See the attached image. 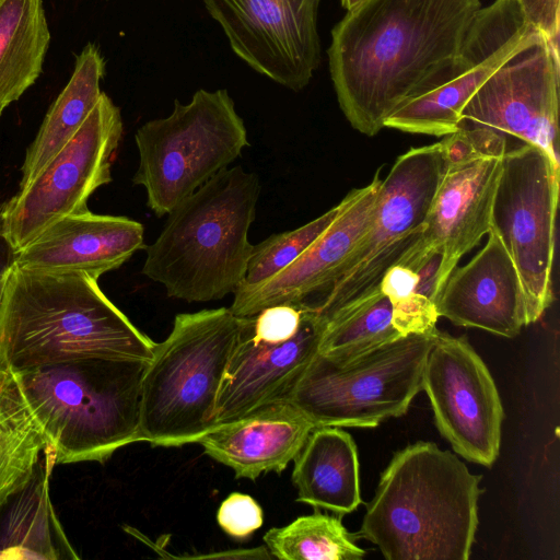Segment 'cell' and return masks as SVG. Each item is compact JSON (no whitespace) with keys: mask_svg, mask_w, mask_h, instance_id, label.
<instances>
[{"mask_svg":"<svg viewBox=\"0 0 560 560\" xmlns=\"http://www.w3.org/2000/svg\"><path fill=\"white\" fill-rule=\"evenodd\" d=\"M143 247L144 226L140 222L85 209L60 218L13 252L12 264L44 272L80 271L98 279Z\"/></svg>","mask_w":560,"mask_h":560,"instance_id":"obj_20","label":"cell"},{"mask_svg":"<svg viewBox=\"0 0 560 560\" xmlns=\"http://www.w3.org/2000/svg\"><path fill=\"white\" fill-rule=\"evenodd\" d=\"M540 34L515 0H494L474 16L457 54L433 70L386 118L384 127L444 137L458 128L475 92L503 63Z\"/></svg>","mask_w":560,"mask_h":560,"instance_id":"obj_11","label":"cell"},{"mask_svg":"<svg viewBox=\"0 0 560 560\" xmlns=\"http://www.w3.org/2000/svg\"><path fill=\"white\" fill-rule=\"evenodd\" d=\"M232 50L252 69L292 91L320 63V0H202Z\"/></svg>","mask_w":560,"mask_h":560,"instance_id":"obj_15","label":"cell"},{"mask_svg":"<svg viewBox=\"0 0 560 560\" xmlns=\"http://www.w3.org/2000/svg\"><path fill=\"white\" fill-rule=\"evenodd\" d=\"M122 129L120 109L102 92L70 141L1 209L0 236L12 252L60 218L89 209L91 195L112 182V162Z\"/></svg>","mask_w":560,"mask_h":560,"instance_id":"obj_12","label":"cell"},{"mask_svg":"<svg viewBox=\"0 0 560 560\" xmlns=\"http://www.w3.org/2000/svg\"><path fill=\"white\" fill-rule=\"evenodd\" d=\"M12 249L8 246L4 240L0 236V312H1V303L3 296V290L5 284V279L9 272V269L12 264ZM9 372L1 345V335H0V377L5 375Z\"/></svg>","mask_w":560,"mask_h":560,"instance_id":"obj_35","label":"cell"},{"mask_svg":"<svg viewBox=\"0 0 560 560\" xmlns=\"http://www.w3.org/2000/svg\"><path fill=\"white\" fill-rule=\"evenodd\" d=\"M354 538L340 517L316 511L269 529L264 541L271 556L281 560H360L365 550Z\"/></svg>","mask_w":560,"mask_h":560,"instance_id":"obj_28","label":"cell"},{"mask_svg":"<svg viewBox=\"0 0 560 560\" xmlns=\"http://www.w3.org/2000/svg\"><path fill=\"white\" fill-rule=\"evenodd\" d=\"M12 372L0 377V508L32 479L47 446Z\"/></svg>","mask_w":560,"mask_h":560,"instance_id":"obj_26","label":"cell"},{"mask_svg":"<svg viewBox=\"0 0 560 560\" xmlns=\"http://www.w3.org/2000/svg\"><path fill=\"white\" fill-rule=\"evenodd\" d=\"M487 235L485 246L451 272L434 305L454 325L512 338L528 325L525 294L502 241L491 230Z\"/></svg>","mask_w":560,"mask_h":560,"instance_id":"obj_19","label":"cell"},{"mask_svg":"<svg viewBox=\"0 0 560 560\" xmlns=\"http://www.w3.org/2000/svg\"><path fill=\"white\" fill-rule=\"evenodd\" d=\"M480 0H365L331 30L338 104L372 137L421 82L458 51Z\"/></svg>","mask_w":560,"mask_h":560,"instance_id":"obj_1","label":"cell"},{"mask_svg":"<svg viewBox=\"0 0 560 560\" xmlns=\"http://www.w3.org/2000/svg\"><path fill=\"white\" fill-rule=\"evenodd\" d=\"M293 460L296 501L340 516L362 503L358 450L347 431L316 427Z\"/></svg>","mask_w":560,"mask_h":560,"instance_id":"obj_22","label":"cell"},{"mask_svg":"<svg viewBox=\"0 0 560 560\" xmlns=\"http://www.w3.org/2000/svg\"><path fill=\"white\" fill-rule=\"evenodd\" d=\"M260 189L258 175L241 165L219 172L167 214L145 247L142 273L188 303L234 293L253 249L248 232Z\"/></svg>","mask_w":560,"mask_h":560,"instance_id":"obj_4","label":"cell"},{"mask_svg":"<svg viewBox=\"0 0 560 560\" xmlns=\"http://www.w3.org/2000/svg\"><path fill=\"white\" fill-rule=\"evenodd\" d=\"M139 166L135 185L147 192V206L167 215L249 145L244 120L226 90H198L188 104L175 100L164 118L143 124L135 133Z\"/></svg>","mask_w":560,"mask_h":560,"instance_id":"obj_7","label":"cell"},{"mask_svg":"<svg viewBox=\"0 0 560 560\" xmlns=\"http://www.w3.org/2000/svg\"><path fill=\"white\" fill-rule=\"evenodd\" d=\"M481 478L435 443L410 444L382 472L355 537L376 545L388 560H467Z\"/></svg>","mask_w":560,"mask_h":560,"instance_id":"obj_3","label":"cell"},{"mask_svg":"<svg viewBox=\"0 0 560 560\" xmlns=\"http://www.w3.org/2000/svg\"><path fill=\"white\" fill-rule=\"evenodd\" d=\"M400 337L393 325L390 302L378 285L326 318L317 353L346 362Z\"/></svg>","mask_w":560,"mask_h":560,"instance_id":"obj_27","label":"cell"},{"mask_svg":"<svg viewBox=\"0 0 560 560\" xmlns=\"http://www.w3.org/2000/svg\"><path fill=\"white\" fill-rule=\"evenodd\" d=\"M315 428L292 404L279 400L212 428L197 443L208 456L230 467L235 478L255 480L284 470Z\"/></svg>","mask_w":560,"mask_h":560,"instance_id":"obj_21","label":"cell"},{"mask_svg":"<svg viewBox=\"0 0 560 560\" xmlns=\"http://www.w3.org/2000/svg\"><path fill=\"white\" fill-rule=\"evenodd\" d=\"M30 482L14 497L0 532V559H78L49 499V479L56 465L47 444Z\"/></svg>","mask_w":560,"mask_h":560,"instance_id":"obj_23","label":"cell"},{"mask_svg":"<svg viewBox=\"0 0 560 560\" xmlns=\"http://www.w3.org/2000/svg\"><path fill=\"white\" fill-rule=\"evenodd\" d=\"M445 173L439 142L399 155L382 180L370 224L336 280L304 306L326 319L343 304L378 287L387 269L418 241Z\"/></svg>","mask_w":560,"mask_h":560,"instance_id":"obj_9","label":"cell"},{"mask_svg":"<svg viewBox=\"0 0 560 560\" xmlns=\"http://www.w3.org/2000/svg\"><path fill=\"white\" fill-rule=\"evenodd\" d=\"M301 306L303 314L298 331L283 340L254 336L245 317H240L238 338L217 398L214 427L266 404L287 399L317 353L326 323L315 311Z\"/></svg>","mask_w":560,"mask_h":560,"instance_id":"obj_16","label":"cell"},{"mask_svg":"<svg viewBox=\"0 0 560 560\" xmlns=\"http://www.w3.org/2000/svg\"><path fill=\"white\" fill-rule=\"evenodd\" d=\"M526 22L559 45L560 0H515Z\"/></svg>","mask_w":560,"mask_h":560,"instance_id":"obj_33","label":"cell"},{"mask_svg":"<svg viewBox=\"0 0 560 560\" xmlns=\"http://www.w3.org/2000/svg\"><path fill=\"white\" fill-rule=\"evenodd\" d=\"M560 164L525 143L502 159L491 213V231L502 241L518 272L527 324L553 302L552 267Z\"/></svg>","mask_w":560,"mask_h":560,"instance_id":"obj_10","label":"cell"},{"mask_svg":"<svg viewBox=\"0 0 560 560\" xmlns=\"http://www.w3.org/2000/svg\"><path fill=\"white\" fill-rule=\"evenodd\" d=\"M422 390L454 452L491 467L500 453L504 411L490 371L465 336L438 331L423 366Z\"/></svg>","mask_w":560,"mask_h":560,"instance_id":"obj_13","label":"cell"},{"mask_svg":"<svg viewBox=\"0 0 560 560\" xmlns=\"http://www.w3.org/2000/svg\"><path fill=\"white\" fill-rule=\"evenodd\" d=\"M441 264L442 256L440 253H431L427 255L412 270L418 276L416 291L435 302L441 289Z\"/></svg>","mask_w":560,"mask_h":560,"instance_id":"obj_34","label":"cell"},{"mask_svg":"<svg viewBox=\"0 0 560 560\" xmlns=\"http://www.w3.org/2000/svg\"><path fill=\"white\" fill-rule=\"evenodd\" d=\"M365 0H340V3L342 5V8L346 9L348 12V11L355 9L358 5H360Z\"/></svg>","mask_w":560,"mask_h":560,"instance_id":"obj_36","label":"cell"},{"mask_svg":"<svg viewBox=\"0 0 560 560\" xmlns=\"http://www.w3.org/2000/svg\"><path fill=\"white\" fill-rule=\"evenodd\" d=\"M417 282V273L400 265L387 269L380 282L381 291L392 305L393 325L401 337L438 329L435 305L416 291Z\"/></svg>","mask_w":560,"mask_h":560,"instance_id":"obj_30","label":"cell"},{"mask_svg":"<svg viewBox=\"0 0 560 560\" xmlns=\"http://www.w3.org/2000/svg\"><path fill=\"white\" fill-rule=\"evenodd\" d=\"M217 520L225 534L245 539L261 527L262 511L250 495L233 492L221 503Z\"/></svg>","mask_w":560,"mask_h":560,"instance_id":"obj_32","label":"cell"},{"mask_svg":"<svg viewBox=\"0 0 560 560\" xmlns=\"http://www.w3.org/2000/svg\"><path fill=\"white\" fill-rule=\"evenodd\" d=\"M105 60L96 45L88 44L77 56L73 73L48 109L26 150L20 188L27 186L81 128L102 91Z\"/></svg>","mask_w":560,"mask_h":560,"instance_id":"obj_24","label":"cell"},{"mask_svg":"<svg viewBox=\"0 0 560 560\" xmlns=\"http://www.w3.org/2000/svg\"><path fill=\"white\" fill-rule=\"evenodd\" d=\"M502 159L488 158L459 170L446 171L418 241L396 265L412 270L427 255L440 253L443 287L459 259L491 230Z\"/></svg>","mask_w":560,"mask_h":560,"instance_id":"obj_18","label":"cell"},{"mask_svg":"<svg viewBox=\"0 0 560 560\" xmlns=\"http://www.w3.org/2000/svg\"><path fill=\"white\" fill-rule=\"evenodd\" d=\"M439 144L446 171H455L483 159L503 156L506 136L486 128H458Z\"/></svg>","mask_w":560,"mask_h":560,"instance_id":"obj_31","label":"cell"},{"mask_svg":"<svg viewBox=\"0 0 560 560\" xmlns=\"http://www.w3.org/2000/svg\"><path fill=\"white\" fill-rule=\"evenodd\" d=\"M438 329L340 362L316 353L287 397L316 427L375 428L405 415L420 390Z\"/></svg>","mask_w":560,"mask_h":560,"instance_id":"obj_8","label":"cell"},{"mask_svg":"<svg viewBox=\"0 0 560 560\" xmlns=\"http://www.w3.org/2000/svg\"><path fill=\"white\" fill-rule=\"evenodd\" d=\"M241 320L230 307L177 314L141 382L140 441L177 447L214 427L218 394Z\"/></svg>","mask_w":560,"mask_h":560,"instance_id":"obj_6","label":"cell"},{"mask_svg":"<svg viewBox=\"0 0 560 560\" xmlns=\"http://www.w3.org/2000/svg\"><path fill=\"white\" fill-rule=\"evenodd\" d=\"M382 180L376 172L370 184L351 190L332 224L288 267L258 284L237 288L233 314L247 317L273 305H303L323 294L370 224Z\"/></svg>","mask_w":560,"mask_h":560,"instance_id":"obj_17","label":"cell"},{"mask_svg":"<svg viewBox=\"0 0 560 560\" xmlns=\"http://www.w3.org/2000/svg\"><path fill=\"white\" fill-rule=\"evenodd\" d=\"M10 372L86 358L150 361L156 342L80 271L44 272L11 264L0 312Z\"/></svg>","mask_w":560,"mask_h":560,"instance_id":"obj_2","label":"cell"},{"mask_svg":"<svg viewBox=\"0 0 560 560\" xmlns=\"http://www.w3.org/2000/svg\"><path fill=\"white\" fill-rule=\"evenodd\" d=\"M340 209L339 202L298 229L272 234L253 245L246 272L238 288L258 284L292 264L332 224Z\"/></svg>","mask_w":560,"mask_h":560,"instance_id":"obj_29","label":"cell"},{"mask_svg":"<svg viewBox=\"0 0 560 560\" xmlns=\"http://www.w3.org/2000/svg\"><path fill=\"white\" fill-rule=\"evenodd\" d=\"M559 79V45L539 35L475 92L458 128H486L518 138L560 164Z\"/></svg>","mask_w":560,"mask_h":560,"instance_id":"obj_14","label":"cell"},{"mask_svg":"<svg viewBox=\"0 0 560 560\" xmlns=\"http://www.w3.org/2000/svg\"><path fill=\"white\" fill-rule=\"evenodd\" d=\"M148 363L86 358L12 372L54 448L56 465L104 463L140 441L141 382Z\"/></svg>","mask_w":560,"mask_h":560,"instance_id":"obj_5","label":"cell"},{"mask_svg":"<svg viewBox=\"0 0 560 560\" xmlns=\"http://www.w3.org/2000/svg\"><path fill=\"white\" fill-rule=\"evenodd\" d=\"M49 42L43 0H0V116L40 75Z\"/></svg>","mask_w":560,"mask_h":560,"instance_id":"obj_25","label":"cell"}]
</instances>
